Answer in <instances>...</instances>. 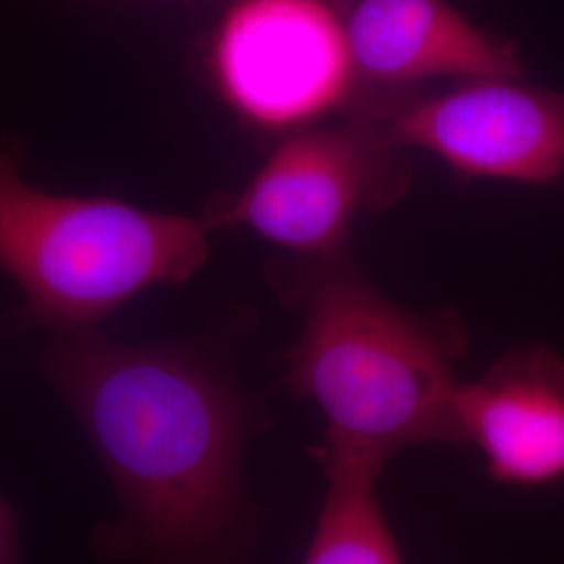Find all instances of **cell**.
Wrapping results in <instances>:
<instances>
[{
	"label": "cell",
	"instance_id": "obj_1",
	"mask_svg": "<svg viewBox=\"0 0 564 564\" xmlns=\"http://www.w3.org/2000/svg\"><path fill=\"white\" fill-rule=\"evenodd\" d=\"M41 368L116 489L118 517L90 538L101 561L202 564L232 540L256 412L216 364L82 328L53 333Z\"/></svg>",
	"mask_w": 564,
	"mask_h": 564
},
{
	"label": "cell",
	"instance_id": "obj_2",
	"mask_svg": "<svg viewBox=\"0 0 564 564\" xmlns=\"http://www.w3.org/2000/svg\"><path fill=\"white\" fill-rule=\"evenodd\" d=\"M312 260L289 289L303 328L286 354V383L324 414L316 458L381 475L408 447L460 445L454 412L460 324L391 302L341 253Z\"/></svg>",
	"mask_w": 564,
	"mask_h": 564
},
{
	"label": "cell",
	"instance_id": "obj_3",
	"mask_svg": "<svg viewBox=\"0 0 564 564\" xmlns=\"http://www.w3.org/2000/svg\"><path fill=\"white\" fill-rule=\"evenodd\" d=\"M207 258L203 218L41 191L0 149V272L20 286L28 323L99 328L142 291L188 281Z\"/></svg>",
	"mask_w": 564,
	"mask_h": 564
},
{
	"label": "cell",
	"instance_id": "obj_4",
	"mask_svg": "<svg viewBox=\"0 0 564 564\" xmlns=\"http://www.w3.org/2000/svg\"><path fill=\"white\" fill-rule=\"evenodd\" d=\"M410 178L402 147L358 111L289 132L253 181L209 207L203 223L209 230H253L307 258H333L356 218L400 199Z\"/></svg>",
	"mask_w": 564,
	"mask_h": 564
},
{
	"label": "cell",
	"instance_id": "obj_5",
	"mask_svg": "<svg viewBox=\"0 0 564 564\" xmlns=\"http://www.w3.org/2000/svg\"><path fill=\"white\" fill-rule=\"evenodd\" d=\"M209 67L226 105L272 132L316 126L360 90L345 11L330 0H237L216 28Z\"/></svg>",
	"mask_w": 564,
	"mask_h": 564
},
{
	"label": "cell",
	"instance_id": "obj_6",
	"mask_svg": "<svg viewBox=\"0 0 564 564\" xmlns=\"http://www.w3.org/2000/svg\"><path fill=\"white\" fill-rule=\"evenodd\" d=\"M360 113L398 147L433 153L466 178L547 184L564 176V95L519 78L458 82Z\"/></svg>",
	"mask_w": 564,
	"mask_h": 564
},
{
	"label": "cell",
	"instance_id": "obj_7",
	"mask_svg": "<svg viewBox=\"0 0 564 564\" xmlns=\"http://www.w3.org/2000/svg\"><path fill=\"white\" fill-rule=\"evenodd\" d=\"M345 28L360 90L523 74L512 42L487 34L447 0H354Z\"/></svg>",
	"mask_w": 564,
	"mask_h": 564
},
{
	"label": "cell",
	"instance_id": "obj_8",
	"mask_svg": "<svg viewBox=\"0 0 564 564\" xmlns=\"http://www.w3.org/2000/svg\"><path fill=\"white\" fill-rule=\"evenodd\" d=\"M460 445L477 447L498 484L564 479V360L544 345L514 349L454 398Z\"/></svg>",
	"mask_w": 564,
	"mask_h": 564
},
{
	"label": "cell",
	"instance_id": "obj_9",
	"mask_svg": "<svg viewBox=\"0 0 564 564\" xmlns=\"http://www.w3.org/2000/svg\"><path fill=\"white\" fill-rule=\"evenodd\" d=\"M326 494L302 564H405L377 498L379 473L318 460Z\"/></svg>",
	"mask_w": 564,
	"mask_h": 564
},
{
	"label": "cell",
	"instance_id": "obj_10",
	"mask_svg": "<svg viewBox=\"0 0 564 564\" xmlns=\"http://www.w3.org/2000/svg\"><path fill=\"white\" fill-rule=\"evenodd\" d=\"M0 564H21L20 519L0 496Z\"/></svg>",
	"mask_w": 564,
	"mask_h": 564
}]
</instances>
